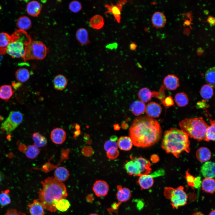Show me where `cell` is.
Listing matches in <instances>:
<instances>
[{
    "instance_id": "f6af8a7d",
    "label": "cell",
    "mask_w": 215,
    "mask_h": 215,
    "mask_svg": "<svg viewBox=\"0 0 215 215\" xmlns=\"http://www.w3.org/2000/svg\"><path fill=\"white\" fill-rule=\"evenodd\" d=\"M113 148H118V145L116 141L110 139L105 142L104 145V148L106 151Z\"/></svg>"
},
{
    "instance_id": "ba28073f",
    "label": "cell",
    "mask_w": 215,
    "mask_h": 215,
    "mask_svg": "<svg viewBox=\"0 0 215 215\" xmlns=\"http://www.w3.org/2000/svg\"><path fill=\"white\" fill-rule=\"evenodd\" d=\"M48 49L42 42L32 41L26 46L23 59L25 61L29 60H42L46 56Z\"/></svg>"
},
{
    "instance_id": "d590c367",
    "label": "cell",
    "mask_w": 215,
    "mask_h": 215,
    "mask_svg": "<svg viewBox=\"0 0 215 215\" xmlns=\"http://www.w3.org/2000/svg\"><path fill=\"white\" fill-rule=\"evenodd\" d=\"M138 96L141 101L143 103L150 101L153 96L152 92L147 88L141 89L138 93Z\"/></svg>"
},
{
    "instance_id": "db71d44e",
    "label": "cell",
    "mask_w": 215,
    "mask_h": 215,
    "mask_svg": "<svg viewBox=\"0 0 215 215\" xmlns=\"http://www.w3.org/2000/svg\"><path fill=\"white\" fill-rule=\"evenodd\" d=\"M93 196L91 194L89 195L86 197V200L88 202H91L93 200Z\"/></svg>"
},
{
    "instance_id": "94428289",
    "label": "cell",
    "mask_w": 215,
    "mask_h": 215,
    "mask_svg": "<svg viewBox=\"0 0 215 215\" xmlns=\"http://www.w3.org/2000/svg\"><path fill=\"white\" fill-rule=\"evenodd\" d=\"M215 210H214L210 212L209 215H215Z\"/></svg>"
},
{
    "instance_id": "836d02e7",
    "label": "cell",
    "mask_w": 215,
    "mask_h": 215,
    "mask_svg": "<svg viewBox=\"0 0 215 215\" xmlns=\"http://www.w3.org/2000/svg\"><path fill=\"white\" fill-rule=\"evenodd\" d=\"M174 99L176 103L179 107L185 106L188 103L189 99L188 96L183 92L177 93L175 96Z\"/></svg>"
},
{
    "instance_id": "ab89813d",
    "label": "cell",
    "mask_w": 215,
    "mask_h": 215,
    "mask_svg": "<svg viewBox=\"0 0 215 215\" xmlns=\"http://www.w3.org/2000/svg\"><path fill=\"white\" fill-rule=\"evenodd\" d=\"M69 201L65 199H61L56 202L55 206L56 209L62 212L67 211L70 206Z\"/></svg>"
},
{
    "instance_id": "ac0fdd59",
    "label": "cell",
    "mask_w": 215,
    "mask_h": 215,
    "mask_svg": "<svg viewBox=\"0 0 215 215\" xmlns=\"http://www.w3.org/2000/svg\"><path fill=\"white\" fill-rule=\"evenodd\" d=\"M41 10V4L36 1H32L29 2L26 6L27 13L32 16H37L40 14Z\"/></svg>"
},
{
    "instance_id": "484cf974",
    "label": "cell",
    "mask_w": 215,
    "mask_h": 215,
    "mask_svg": "<svg viewBox=\"0 0 215 215\" xmlns=\"http://www.w3.org/2000/svg\"><path fill=\"white\" fill-rule=\"evenodd\" d=\"M67 81L66 78L64 75L59 74L54 78L53 80V85L54 88L58 90H62L66 87Z\"/></svg>"
},
{
    "instance_id": "1f68e13d",
    "label": "cell",
    "mask_w": 215,
    "mask_h": 215,
    "mask_svg": "<svg viewBox=\"0 0 215 215\" xmlns=\"http://www.w3.org/2000/svg\"><path fill=\"white\" fill-rule=\"evenodd\" d=\"M34 145L37 148H40L46 145L47 143L46 138L39 133L35 132L32 136Z\"/></svg>"
},
{
    "instance_id": "8fae6325",
    "label": "cell",
    "mask_w": 215,
    "mask_h": 215,
    "mask_svg": "<svg viewBox=\"0 0 215 215\" xmlns=\"http://www.w3.org/2000/svg\"><path fill=\"white\" fill-rule=\"evenodd\" d=\"M126 0H121L117 3L116 5L111 4V5L108 4L105 5V7L108 10L105 13H111L114 16L115 19L119 23L121 20V11L124 5L126 2Z\"/></svg>"
},
{
    "instance_id": "6f0895ef",
    "label": "cell",
    "mask_w": 215,
    "mask_h": 215,
    "mask_svg": "<svg viewBox=\"0 0 215 215\" xmlns=\"http://www.w3.org/2000/svg\"><path fill=\"white\" fill-rule=\"evenodd\" d=\"M4 178V175L3 173L0 171V182L2 181Z\"/></svg>"
},
{
    "instance_id": "e0dca14e",
    "label": "cell",
    "mask_w": 215,
    "mask_h": 215,
    "mask_svg": "<svg viewBox=\"0 0 215 215\" xmlns=\"http://www.w3.org/2000/svg\"><path fill=\"white\" fill-rule=\"evenodd\" d=\"M117 188L116 197L120 203L126 202L130 199L131 193L129 188L120 185L117 186Z\"/></svg>"
},
{
    "instance_id": "c3c4849f",
    "label": "cell",
    "mask_w": 215,
    "mask_h": 215,
    "mask_svg": "<svg viewBox=\"0 0 215 215\" xmlns=\"http://www.w3.org/2000/svg\"><path fill=\"white\" fill-rule=\"evenodd\" d=\"M4 215H26L25 214L14 209L8 210Z\"/></svg>"
},
{
    "instance_id": "5bb4252c",
    "label": "cell",
    "mask_w": 215,
    "mask_h": 215,
    "mask_svg": "<svg viewBox=\"0 0 215 215\" xmlns=\"http://www.w3.org/2000/svg\"><path fill=\"white\" fill-rule=\"evenodd\" d=\"M164 87L168 90H173L179 86V78L174 75H168L165 77L163 81Z\"/></svg>"
},
{
    "instance_id": "681fc988",
    "label": "cell",
    "mask_w": 215,
    "mask_h": 215,
    "mask_svg": "<svg viewBox=\"0 0 215 215\" xmlns=\"http://www.w3.org/2000/svg\"><path fill=\"white\" fill-rule=\"evenodd\" d=\"M202 181L201 177L198 176L195 177L194 182V188L199 189L201 187Z\"/></svg>"
},
{
    "instance_id": "4dcf8cb0",
    "label": "cell",
    "mask_w": 215,
    "mask_h": 215,
    "mask_svg": "<svg viewBox=\"0 0 215 215\" xmlns=\"http://www.w3.org/2000/svg\"><path fill=\"white\" fill-rule=\"evenodd\" d=\"M15 76L17 80L21 82L27 81L30 77V73L28 70L24 68H20L15 73Z\"/></svg>"
},
{
    "instance_id": "52a82bcc",
    "label": "cell",
    "mask_w": 215,
    "mask_h": 215,
    "mask_svg": "<svg viewBox=\"0 0 215 215\" xmlns=\"http://www.w3.org/2000/svg\"><path fill=\"white\" fill-rule=\"evenodd\" d=\"M164 193L166 198L170 200L171 204L173 208L177 209L187 203L188 196L182 186H179L176 188L166 187Z\"/></svg>"
},
{
    "instance_id": "44dd1931",
    "label": "cell",
    "mask_w": 215,
    "mask_h": 215,
    "mask_svg": "<svg viewBox=\"0 0 215 215\" xmlns=\"http://www.w3.org/2000/svg\"><path fill=\"white\" fill-rule=\"evenodd\" d=\"M151 20L154 26L157 28H160L163 27L165 24L166 19L163 13L160 12H156L153 14Z\"/></svg>"
},
{
    "instance_id": "7402d4cb",
    "label": "cell",
    "mask_w": 215,
    "mask_h": 215,
    "mask_svg": "<svg viewBox=\"0 0 215 215\" xmlns=\"http://www.w3.org/2000/svg\"><path fill=\"white\" fill-rule=\"evenodd\" d=\"M196 158L199 162H205L209 160L211 157V153L207 148L201 147L196 152Z\"/></svg>"
},
{
    "instance_id": "11a10c76",
    "label": "cell",
    "mask_w": 215,
    "mask_h": 215,
    "mask_svg": "<svg viewBox=\"0 0 215 215\" xmlns=\"http://www.w3.org/2000/svg\"><path fill=\"white\" fill-rule=\"evenodd\" d=\"M12 85L15 89H16L19 87L21 85V84L19 83L13 82Z\"/></svg>"
},
{
    "instance_id": "cb8c5ba5",
    "label": "cell",
    "mask_w": 215,
    "mask_h": 215,
    "mask_svg": "<svg viewBox=\"0 0 215 215\" xmlns=\"http://www.w3.org/2000/svg\"><path fill=\"white\" fill-rule=\"evenodd\" d=\"M201 186L204 191L211 194L215 191V182L213 178H205L202 181Z\"/></svg>"
},
{
    "instance_id": "7dc6e473",
    "label": "cell",
    "mask_w": 215,
    "mask_h": 215,
    "mask_svg": "<svg viewBox=\"0 0 215 215\" xmlns=\"http://www.w3.org/2000/svg\"><path fill=\"white\" fill-rule=\"evenodd\" d=\"M163 104L165 107H169L174 104V102L172 97L168 96L165 99Z\"/></svg>"
},
{
    "instance_id": "680465c9",
    "label": "cell",
    "mask_w": 215,
    "mask_h": 215,
    "mask_svg": "<svg viewBox=\"0 0 215 215\" xmlns=\"http://www.w3.org/2000/svg\"><path fill=\"white\" fill-rule=\"evenodd\" d=\"M110 140L116 141L117 140V137L115 135L113 136L110 137Z\"/></svg>"
},
{
    "instance_id": "d4e9b609",
    "label": "cell",
    "mask_w": 215,
    "mask_h": 215,
    "mask_svg": "<svg viewBox=\"0 0 215 215\" xmlns=\"http://www.w3.org/2000/svg\"><path fill=\"white\" fill-rule=\"evenodd\" d=\"M16 24L19 30L25 31L31 28L32 22L30 19L27 16H22L18 19Z\"/></svg>"
},
{
    "instance_id": "ee69618b",
    "label": "cell",
    "mask_w": 215,
    "mask_h": 215,
    "mask_svg": "<svg viewBox=\"0 0 215 215\" xmlns=\"http://www.w3.org/2000/svg\"><path fill=\"white\" fill-rule=\"evenodd\" d=\"M107 152V156L108 158L112 160L117 158L119 154L117 148H112Z\"/></svg>"
},
{
    "instance_id": "60d3db41",
    "label": "cell",
    "mask_w": 215,
    "mask_h": 215,
    "mask_svg": "<svg viewBox=\"0 0 215 215\" xmlns=\"http://www.w3.org/2000/svg\"><path fill=\"white\" fill-rule=\"evenodd\" d=\"M9 192V190H6L2 191L0 194V204L2 206H5L11 202Z\"/></svg>"
},
{
    "instance_id": "f546056e",
    "label": "cell",
    "mask_w": 215,
    "mask_h": 215,
    "mask_svg": "<svg viewBox=\"0 0 215 215\" xmlns=\"http://www.w3.org/2000/svg\"><path fill=\"white\" fill-rule=\"evenodd\" d=\"M13 91L12 87L9 85H4L0 87V98L7 100L13 95Z\"/></svg>"
},
{
    "instance_id": "f35d334b",
    "label": "cell",
    "mask_w": 215,
    "mask_h": 215,
    "mask_svg": "<svg viewBox=\"0 0 215 215\" xmlns=\"http://www.w3.org/2000/svg\"><path fill=\"white\" fill-rule=\"evenodd\" d=\"M40 153L39 149L34 145L28 146L25 151L26 156L30 159H34L39 155Z\"/></svg>"
},
{
    "instance_id": "9a60e30c",
    "label": "cell",
    "mask_w": 215,
    "mask_h": 215,
    "mask_svg": "<svg viewBox=\"0 0 215 215\" xmlns=\"http://www.w3.org/2000/svg\"><path fill=\"white\" fill-rule=\"evenodd\" d=\"M215 168L214 162L211 161L207 162L201 167V173L205 178L213 179L215 177Z\"/></svg>"
},
{
    "instance_id": "6125c7cd",
    "label": "cell",
    "mask_w": 215,
    "mask_h": 215,
    "mask_svg": "<svg viewBox=\"0 0 215 215\" xmlns=\"http://www.w3.org/2000/svg\"><path fill=\"white\" fill-rule=\"evenodd\" d=\"M89 215H99L98 214H91Z\"/></svg>"
},
{
    "instance_id": "5b68a950",
    "label": "cell",
    "mask_w": 215,
    "mask_h": 215,
    "mask_svg": "<svg viewBox=\"0 0 215 215\" xmlns=\"http://www.w3.org/2000/svg\"><path fill=\"white\" fill-rule=\"evenodd\" d=\"M11 36L6 53L12 58L23 59L26 47L32 41L31 38L25 31L20 30L15 31Z\"/></svg>"
},
{
    "instance_id": "ffe728a7",
    "label": "cell",
    "mask_w": 215,
    "mask_h": 215,
    "mask_svg": "<svg viewBox=\"0 0 215 215\" xmlns=\"http://www.w3.org/2000/svg\"><path fill=\"white\" fill-rule=\"evenodd\" d=\"M54 178L56 180L62 182L68 179L70 174L66 168L63 167H60L56 169L54 172Z\"/></svg>"
},
{
    "instance_id": "4fadbf2b",
    "label": "cell",
    "mask_w": 215,
    "mask_h": 215,
    "mask_svg": "<svg viewBox=\"0 0 215 215\" xmlns=\"http://www.w3.org/2000/svg\"><path fill=\"white\" fill-rule=\"evenodd\" d=\"M145 110L148 116L153 118H156L160 116L162 109L159 104L152 102L148 103L146 106Z\"/></svg>"
},
{
    "instance_id": "91938a15",
    "label": "cell",
    "mask_w": 215,
    "mask_h": 215,
    "mask_svg": "<svg viewBox=\"0 0 215 215\" xmlns=\"http://www.w3.org/2000/svg\"><path fill=\"white\" fill-rule=\"evenodd\" d=\"M193 215H204L200 212H196V213L194 214Z\"/></svg>"
},
{
    "instance_id": "7c38bea8",
    "label": "cell",
    "mask_w": 215,
    "mask_h": 215,
    "mask_svg": "<svg viewBox=\"0 0 215 215\" xmlns=\"http://www.w3.org/2000/svg\"><path fill=\"white\" fill-rule=\"evenodd\" d=\"M65 131L61 128H56L53 129L50 133V138L54 143L60 145L62 144L66 139Z\"/></svg>"
},
{
    "instance_id": "8992f818",
    "label": "cell",
    "mask_w": 215,
    "mask_h": 215,
    "mask_svg": "<svg viewBox=\"0 0 215 215\" xmlns=\"http://www.w3.org/2000/svg\"><path fill=\"white\" fill-rule=\"evenodd\" d=\"M131 160L127 161L124 165L127 173L129 175L140 176L148 174L151 171V163L147 159L142 157H130Z\"/></svg>"
},
{
    "instance_id": "e575fe53",
    "label": "cell",
    "mask_w": 215,
    "mask_h": 215,
    "mask_svg": "<svg viewBox=\"0 0 215 215\" xmlns=\"http://www.w3.org/2000/svg\"><path fill=\"white\" fill-rule=\"evenodd\" d=\"M200 94L203 99L206 100L210 99L213 96V88L208 84L205 85L201 88Z\"/></svg>"
},
{
    "instance_id": "4316f807",
    "label": "cell",
    "mask_w": 215,
    "mask_h": 215,
    "mask_svg": "<svg viewBox=\"0 0 215 215\" xmlns=\"http://www.w3.org/2000/svg\"><path fill=\"white\" fill-rule=\"evenodd\" d=\"M11 39V35L5 32L0 33V54L6 53L7 47Z\"/></svg>"
},
{
    "instance_id": "d6a6232c",
    "label": "cell",
    "mask_w": 215,
    "mask_h": 215,
    "mask_svg": "<svg viewBox=\"0 0 215 215\" xmlns=\"http://www.w3.org/2000/svg\"><path fill=\"white\" fill-rule=\"evenodd\" d=\"M103 17L100 15H96L92 17L90 21V24L93 28L99 29L102 28L104 25Z\"/></svg>"
},
{
    "instance_id": "7bdbcfd3",
    "label": "cell",
    "mask_w": 215,
    "mask_h": 215,
    "mask_svg": "<svg viewBox=\"0 0 215 215\" xmlns=\"http://www.w3.org/2000/svg\"><path fill=\"white\" fill-rule=\"evenodd\" d=\"M165 88L163 86H162L159 92H153V96L158 98L160 100L162 104L165 98Z\"/></svg>"
},
{
    "instance_id": "83f0119b",
    "label": "cell",
    "mask_w": 215,
    "mask_h": 215,
    "mask_svg": "<svg viewBox=\"0 0 215 215\" xmlns=\"http://www.w3.org/2000/svg\"><path fill=\"white\" fill-rule=\"evenodd\" d=\"M76 37L79 43L83 45H87L90 42L89 40L88 33L84 28L78 29L76 33Z\"/></svg>"
},
{
    "instance_id": "b9f144b4",
    "label": "cell",
    "mask_w": 215,
    "mask_h": 215,
    "mask_svg": "<svg viewBox=\"0 0 215 215\" xmlns=\"http://www.w3.org/2000/svg\"><path fill=\"white\" fill-rule=\"evenodd\" d=\"M82 6L81 3L76 1H73L69 4V8L72 12L77 13L82 9Z\"/></svg>"
},
{
    "instance_id": "f1b7e54d",
    "label": "cell",
    "mask_w": 215,
    "mask_h": 215,
    "mask_svg": "<svg viewBox=\"0 0 215 215\" xmlns=\"http://www.w3.org/2000/svg\"><path fill=\"white\" fill-rule=\"evenodd\" d=\"M130 108L132 113L135 115L142 114L145 110L146 106L144 103L140 101L134 102L130 105Z\"/></svg>"
},
{
    "instance_id": "d6986e66",
    "label": "cell",
    "mask_w": 215,
    "mask_h": 215,
    "mask_svg": "<svg viewBox=\"0 0 215 215\" xmlns=\"http://www.w3.org/2000/svg\"><path fill=\"white\" fill-rule=\"evenodd\" d=\"M139 176L137 182L141 189H148L153 186L154 180L150 174H144Z\"/></svg>"
},
{
    "instance_id": "30bf717a",
    "label": "cell",
    "mask_w": 215,
    "mask_h": 215,
    "mask_svg": "<svg viewBox=\"0 0 215 215\" xmlns=\"http://www.w3.org/2000/svg\"><path fill=\"white\" fill-rule=\"evenodd\" d=\"M92 189L97 196L103 197L106 195L109 190V186L107 183L102 180L96 181L93 185Z\"/></svg>"
},
{
    "instance_id": "9f6ffc18",
    "label": "cell",
    "mask_w": 215,
    "mask_h": 215,
    "mask_svg": "<svg viewBox=\"0 0 215 215\" xmlns=\"http://www.w3.org/2000/svg\"><path fill=\"white\" fill-rule=\"evenodd\" d=\"M136 47V45L134 43H132L130 45V49L132 50H135Z\"/></svg>"
},
{
    "instance_id": "74e56055",
    "label": "cell",
    "mask_w": 215,
    "mask_h": 215,
    "mask_svg": "<svg viewBox=\"0 0 215 215\" xmlns=\"http://www.w3.org/2000/svg\"><path fill=\"white\" fill-rule=\"evenodd\" d=\"M215 67L209 69L205 74V79L208 85L213 88L215 86Z\"/></svg>"
},
{
    "instance_id": "2e32d148",
    "label": "cell",
    "mask_w": 215,
    "mask_h": 215,
    "mask_svg": "<svg viewBox=\"0 0 215 215\" xmlns=\"http://www.w3.org/2000/svg\"><path fill=\"white\" fill-rule=\"evenodd\" d=\"M28 206L31 215H44V207L40 201L34 199L32 203L29 204Z\"/></svg>"
},
{
    "instance_id": "f907efd6",
    "label": "cell",
    "mask_w": 215,
    "mask_h": 215,
    "mask_svg": "<svg viewBox=\"0 0 215 215\" xmlns=\"http://www.w3.org/2000/svg\"><path fill=\"white\" fill-rule=\"evenodd\" d=\"M164 174V171L163 169L159 170L154 172L150 175L153 177L162 176Z\"/></svg>"
},
{
    "instance_id": "816d5d0a",
    "label": "cell",
    "mask_w": 215,
    "mask_h": 215,
    "mask_svg": "<svg viewBox=\"0 0 215 215\" xmlns=\"http://www.w3.org/2000/svg\"><path fill=\"white\" fill-rule=\"evenodd\" d=\"M207 22L210 24L214 25L215 24V19L211 16H209L207 19Z\"/></svg>"
},
{
    "instance_id": "277c9868",
    "label": "cell",
    "mask_w": 215,
    "mask_h": 215,
    "mask_svg": "<svg viewBox=\"0 0 215 215\" xmlns=\"http://www.w3.org/2000/svg\"><path fill=\"white\" fill-rule=\"evenodd\" d=\"M181 130L188 136L200 141L205 140L208 126L201 117L186 118L179 123Z\"/></svg>"
},
{
    "instance_id": "603a6c76",
    "label": "cell",
    "mask_w": 215,
    "mask_h": 215,
    "mask_svg": "<svg viewBox=\"0 0 215 215\" xmlns=\"http://www.w3.org/2000/svg\"><path fill=\"white\" fill-rule=\"evenodd\" d=\"M117 144L118 147L121 150L128 151L131 149L133 143L130 137L122 136L118 139Z\"/></svg>"
},
{
    "instance_id": "8d00e7d4",
    "label": "cell",
    "mask_w": 215,
    "mask_h": 215,
    "mask_svg": "<svg viewBox=\"0 0 215 215\" xmlns=\"http://www.w3.org/2000/svg\"><path fill=\"white\" fill-rule=\"evenodd\" d=\"M210 126H208L206 129L205 137V141L208 142L210 141L215 140V124L214 120L210 119Z\"/></svg>"
},
{
    "instance_id": "f5cc1de1",
    "label": "cell",
    "mask_w": 215,
    "mask_h": 215,
    "mask_svg": "<svg viewBox=\"0 0 215 215\" xmlns=\"http://www.w3.org/2000/svg\"><path fill=\"white\" fill-rule=\"evenodd\" d=\"M106 47L110 49H113L117 48V44L116 43H114L109 44L106 46Z\"/></svg>"
},
{
    "instance_id": "3957f363",
    "label": "cell",
    "mask_w": 215,
    "mask_h": 215,
    "mask_svg": "<svg viewBox=\"0 0 215 215\" xmlns=\"http://www.w3.org/2000/svg\"><path fill=\"white\" fill-rule=\"evenodd\" d=\"M161 146L167 153L179 158L183 152L190 151L188 136L181 130L172 128L164 133Z\"/></svg>"
},
{
    "instance_id": "7a4b0ae2",
    "label": "cell",
    "mask_w": 215,
    "mask_h": 215,
    "mask_svg": "<svg viewBox=\"0 0 215 215\" xmlns=\"http://www.w3.org/2000/svg\"><path fill=\"white\" fill-rule=\"evenodd\" d=\"M42 188L39 192V201L47 210L54 212L56 209L55 204L58 200L65 199L67 196V188L62 182L56 180L53 177H48L41 182Z\"/></svg>"
},
{
    "instance_id": "6da1fadb",
    "label": "cell",
    "mask_w": 215,
    "mask_h": 215,
    "mask_svg": "<svg viewBox=\"0 0 215 215\" xmlns=\"http://www.w3.org/2000/svg\"><path fill=\"white\" fill-rule=\"evenodd\" d=\"M162 135L158 121L148 116L136 118L129 129L130 137L135 146L142 148L150 146L158 141Z\"/></svg>"
},
{
    "instance_id": "9c48e42d",
    "label": "cell",
    "mask_w": 215,
    "mask_h": 215,
    "mask_svg": "<svg viewBox=\"0 0 215 215\" xmlns=\"http://www.w3.org/2000/svg\"><path fill=\"white\" fill-rule=\"evenodd\" d=\"M23 115L19 111H11L7 119L1 124V128L7 133L14 130L22 122Z\"/></svg>"
},
{
    "instance_id": "bcb514c9",
    "label": "cell",
    "mask_w": 215,
    "mask_h": 215,
    "mask_svg": "<svg viewBox=\"0 0 215 215\" xmlns=\"http://www.w3.org/2000/svg\"><path fill=\"white\" fill-rule=\"evenodd\" d=\"M186 179L188 185L193 188H194V182L195 177L191 175L187 170L186 172Z\"/></svg>"
}]
</instances>
